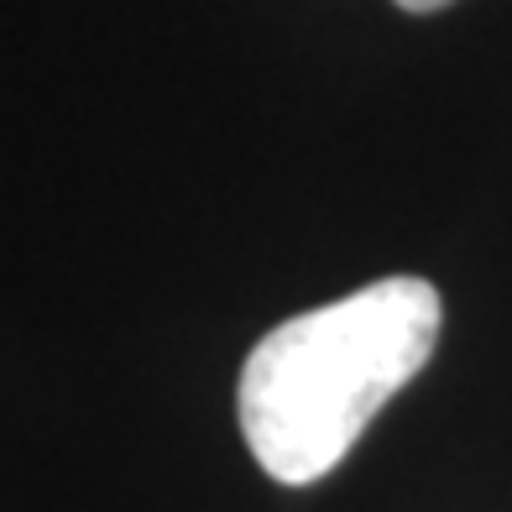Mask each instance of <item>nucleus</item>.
<instances>
[{
	"instance_id": "nucleus-2",
	"label": "nucleus",
	"mask_w": 512,
	"mask_h": 512,
	"mask_svg": "<svg viewBox=\"0 0 512 512\" xmlns=\"http://www.w3.org/2000/svg\"><path fill=\"white\" fill-rule=\"evenodd\" d=\"M392 6H403V11H413V16H429V11H439V6H450V0H392Z\"/></svg>"
},
{
	"instance_id": "nucleus-1",
	"label": "nucleus",
	"mask_w": 512,
	"mask_h": 512,
	"mask_svg": "<svg viewBox=\"0 0 512 512\" xmlns=\"http://www.w3.org/2000/svg\"><path fill=\"white\" fill-rule=\"evenodd\" d=\"M439 319L445 304L434 283L382 277L262 335L236 387V418L256 465L283 486L330 476L382 403L424 371Z\"/></svg>"
}]
</instances>
